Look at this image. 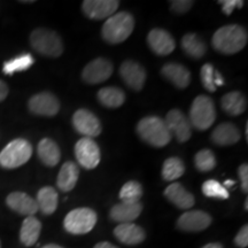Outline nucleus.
<instances>
[{"instance_id":"nucleus-1","label":"nucleus","mask_w":248,"mask_h":248,"mask_svg":"<svg viewBox=\"0 0 248 248\" xmlns=\"http://www.w3.org/2000/svg\"><path fill=\"white\" fill-rule=\"evenodd\" d=\"M247 31L239 24H229L219 28L214 33L212 44L222 54H234L240 52L247 44Z\"/></svg>"},{"instance_id":"nucleus-2","label":"nucleus","mask_w":248,"mask_h":248,"mask_svg":"<svg viewBox=\"0 0 248 248\" xmlns=\"http://www.w3.org/2000/svg\"><path fill=\"white\" fill-rule=\"evenodd\" d=\"M135 28V20L128 12H120L108 17L102 27V38L109 44H120L126 40Z\"/></svg>"},{"instance_id":"nucleus-3","label":"nucleus","mask_w":248,"mask_h":248,"mask_svg":"<svg viewBox=\"0 0 248 248\" xmlns=\"http://www.w3.org/2000/svg\"><path fill=\"white\" fill-rule=\"evenodd\" d=\"M137 133L142 140L154 147H163L171 140V135L166 123L157 116H146L139 121Z\"/></svg>"},{"instance_id":"nucleus-4","label":"nucleus","mask_w":248,"mask_h":248,"mask_svg":"<svg viewBox=\"0 0 248 248\" xmlns=\"http://www.w3.org/2000/svg\"><path fill=\"white\" fill-rule=\"evenodd\" d=\"M31 47L44 57L58 58L63 53V44L60 36L53 30L36 29L30 35Z\"/></svg>"},{"instance_id":"nucleus-5","label":"nucleus","mask_w":248,"mask_h":248,"mask_svg":"<svg viewBox=\"0 0 248 248\" xmlns=\"http://www.w3.org/2000/svg\"><path fill=\"white\" fill-rule=\"evenodd\" d=\"M32 155V146L26 139H15L0 152V166L5 169H15L26 164Z\"/></svg>"},{"instance_id":"nucleus-6","label":"nucleus","mask_w":248,"mask_h":248,"mask_svg":"<svg viewBox=\"0 0 248 248\" xmlns=\"http://www.w3.org/2000/svg\"><path fill=\"white\" fill-rule=\"evenodd\" d=\"M216 120L215 105L212 98L207 95H199L192 102L190 109L191 125L198 130H207L213 125Z\"/></svg>"},{"instance_id":"nucleus-7","label":"nucleus","mask_w":248,"mask_h":248,"mask_svg":"<svg viewBox=\"0 0 248 248\" xmlns=\"http://www.w3.org/2000/svg\"><path fill=\"white\" fill-rule=\"evenodd\" d=\"M97 213L91 208H76L67 214L64 217L63 226L71 234H86L93 230L97 224Z\"/></svg>"},{"instance_id":"nucleus-8","label":"nucleus","mask_w":248,"mask_h":248,"mask_svg":"<svg viewBox=\"0 0 248 248\" xmlns=\"http://www.w3.org/2000/svg\"><path fill=\"white\" fill-rule=\"evenodd\" d=\"M75 156L83 168L91 170L100 162V150L92 138L84 137L76 142Z\"/></svg>"},{"instance_id":"nucleus-9","label":"nucleus","mask_w":248,"mask_h":248,"mask_svg":"<svg viewBox=\"0 0 248 248\" xmlns=\"http://www.w3.org/2000/svg\"><path fill=\"white\" fill-rule=\"evenodd\" d=\"M170 135H173L179 142H186L192 136V125L187 117L179 109H171L164 120Z\"/></svg>"},{"instance_id":"nucleus-10","label":"nucleus","mask_w":248,"mask_h":248,"mask_svg":"<svg viewBox=\"0 0 248 248\" xmlns=\"http://www.w3.org/2000/svg\"><path fill=\"white\" fill-rule=\"evenodd\" d=\"M73 125L77 132L88 138L98 137L101 133L100 121L92 111L84 108L75 111L73 115Z\"/></svg>"},{"instance_id":"nucleus-11","label":"nucleus","mask_w":248,"mask_h":248,"mask_svg":"<svg viewBox=\"0 0 248 248\" xmlns=\"http://www.w3.org/2000/svg\"><path fill=\"white\" fill-rule=\"evenodd\" d=\"M28 107L31 113L36 115L53 117L60 110V102L52 93L42 92L30 98Z\"/></svg>"},{"instance_id":"nucleus-12","label":"nucleus","mask_w":248,"mask_h":248,"mask_svg":"<svg viewBox=\"0 0 248 248\" xmlns=\"http://www.w3.org/2000/svg\"><path fill=\"white\" fill-rule=\"evenodd\" d=\"M113 74V64L104 58L92 60L83 69V80L89 84H100L107 80Z\"/></svg>"},{"instance_id":"nucleus-13","label":"nucleus","mask_w":248,"mask_h":248,"mask_svg":"<svg viewBox=\"0 0 248 248\" xmlns=\"http://www.w3.org/2000/svg\"><path fill=\"white\" fill-rule=\"evenodd\" d=\"M213 218L202 210H187L177 221V228L185 232H200L212 224Z\"/></svg>"},{"instance_id":"nucleus-14","label":"nucleus","mask_w":248,"mask_h":248,"mask_svg":"<svg viewBox=\"0 0 248 248\" xmlns=\"http://www.w3.org/2000/svg\"><path fill=\"white\" fill-rule=\"evenodd\" d=\"M119 5L117 0H85L82 8L86 16L92 20H104L115 14Z\"/></svg>"},{"instance_id":"nucleus-15","label":"nucleus","mask_w":248,"mask_h":248,"mask_svg":"<svg viewBox=\"0 0 248 248\" xmlns=\"http://www.w3.org/2000/svg\"><path fill=\"white\" fill-rule=\"evenodd\" d=\"M120 75L130 89L139 91L142 89L146 80V71L138 62L124 61L120 67Z\"/></svg>"},{"instance_id":"nucleus-16","label":"nucleus","mask_w":248,"mask_h":248,"mask_svg":"<svg viewBox=\"0 0 248 248\" xmlns=\"http://www.w3.org/2000/svg\"><path fill=\"white\" fill-rule=\"evenodd\" d=\"M147 44L157 55H168L176 47V42L168 31L163 29H153L147 36Z\"/></svg>"},{"instance_id":"nucleus-17","label":"nucleus","mask_w":248,"mask_h":248,"mask_svg":"<svg viewBox=\"0 0 248 248\" xmlns=\"http://www.w3.org/2000/svg\"><path fill=\"white\" fill-rule=\"evenodd\" d=\"M6 203L12 210L27 217L33 216L38 212L36 199L31 198L24 192H12L6 198Z\"/></svg>"},{"instance_id":"nucleus-18","label":"nucleus","mask_w":248,"mask_h":248,"mask_svg":"<svg viewBox=\"0 0 248 248\" xmlns=\"http://www.w3.org/2000/svg\"><path fill=\"white\" fill-rule=\"evenodd\" d=\"M114 235L116 239L124 245H129V246H133V245H139L145 240L144 229L140 226L135 224V223H122L119 224L114 229Z\"/></svg>"},{"instance_id":"nucleus-19","label":"nucleus","mask_w":248,"mask_h":248,"mask_svg":"<svg viewBox=\"0 0 248 248\" xmlns=\"http://www.w3.org/2000/svg\"><path fill=\"white\" fill-rule=\"evenodd\" d=\"M164 195L172 204L179 209H190L194 206L193 194L186 191L181 183H172L164 190Z\"/></svg>"},{"instance_id":"nucleus-20","label":"nucleus","mask_w":248,"mask_h":248,"mask_svg":"<svg viewBox=\"0 0 248 248\" xmlns=\"http://www.w3.org/2000/svg\"><path fill=\"white\" fill-rule=\"evenodd\" d=\"M164 78L172 83L176 88L185 89L191 83V73L188 69L179 63H167L161 69Z\"/></svg>"},{"instance_id":"nucleus-21","label":"nucleus","mask_w":248,"mask_h":248,"mask_svg":"<svg viewBox=\"0 0 248 248\" xmlns=\"http://www.w3.org/2000/svg\"><path fill=\"white\" fill-rule=\"evenodd\" d=\"M241 138L239 129L230 122H225L216 126L212 133V140L218 146H230L238 142Z\"/></svg>"},{"instance_id":"nucleus-22","label":"nucleus","mask_w":248,"mask_h":248,"mask_svg":"<svg viewBox=\"0 0 248 248\" xmlns=\"http://www.w3.org/2000/svg\"><path fill=\"white\" fill-rule=\"evenodd\" d=\"M142 210V204L140 202L137 203H126L121 202L117 203L110 209L109 216L113 221L122 223H133L140 216Z\"/></svg>"},{"instance_id":"nucleus-23","label":"nucleus","mask_w":248,"mask_h":248,"mask_svg":"<svg viewBox=\"0 0 248 248\" xmlns=\"http://www.w3.org/2000/svg\"><path fill=\"white\" fill-rule=\"evenodd\" d=\"M42 232V223L35 216H28L20 229V240L24 246H33L39 239Z\"/></svg>"},{"instance_id":"nucleus-24","label":"nucleus","mask_w":248,"mask_h":248,"mask_svg":"<svg viewBox=\"0 0 248 248\" xmlns=\"http://www.w3.org/2000/svg\"><path fill=\"white\" fill-rule=\"evenodd\" d=\"M79 177V170L76 163L68 161L61 167L60 172L58 175L57 185L62 192H69L75 187Z\"/></svg>"},{"instance_id":"nucleus-25","label":"nucleus","mask_w":248,"mask_h":248,"mask_svg":"<svg viewBox=\"0 0 248 248\" xmlns=\"http://www.w3.org/2000/svg\"><path fill=\"white\" fill-rule=\"evenodd\" d=\"M36 202L38 206V210H40L44 215H52L58 208V192L52 186L42 187L37 193Z\"/></svg>"},{"instance_id":"nucleus-26","label":"nucleus","mask_w":248,"mask_h":248,"mask_svg":"<svg viewBox=\"0 0 248 248\" xmlns=\"http://www.w3.org/2000/svg\"><path fill=\"white\" fill-rule=\"evenodd\" d=\"M38 156L47 167H55L61 159V152L58 144L49 138H44L38 144Z\"/></svg>"},{"instance_id":"nucleus-27","label":"nucleus","mask_w":248,"mask_h":248,"mask_svg":"<svg viewBox=\"0 0 248 248\" xmlns=\"http://www.w3.org/2000/svg\"><path fill=\"white\" fill-rule=\"evenodd\" d=\"M247 101L243 93L233 91L226 93L222 98V108L226 114L231 116H238L246 110Z\"/></svg>"},{"instance_id":"nucleus-28","label":"nucleus","mask_w":248,"mask_h":248,"mask_svg":"<svg viewBox=\"0 0 248 248\" xmlns=\"http://www.w3.org/2000/svg\"><path fill=\"white\" fill-rule=\"evenodd\" d=\"M98 100L102 106L108 108H119L125 101V94L122 90L115 86H108L98 92Z\"/></svg>"},{"instance_id":"nucleus-29","label":"nucleus","mask_w":248,"mask_h":248,"mask_svg":"<svg viewBox=\"0 0 248 248\" xmlns=\"http://www.w3.org/2000/svg\"><path fill=\"white\" fill-rule=\"evenodd\" d=\"M182 47L188 57L193 59H201L207 52L204 42L195 33H186L183 37Z\"/></svg>"},{"instance_id":"nucleus-30","label":"nucleus","mask_w":248,"mask_h":248,"mask_svg":"<svg viewBox=\"0 0 248 248\" xmlns=\"http://www.w3.org/2000/svg\"><path fill=\"white\" fill-rule=\"evenodd\" d=\"M35 63V59L29 53L22 54L20 57H16L12 60L6 61L2 66V71L6 75H13L17 71H24Z\"/></svg>"},{"instance_id":"nucleus-31","label":"nucleus","mask_w":248,"mask_h":248,"mask_svg":"<svg viewBox=\"0 0 248 248\" xmlns=\"http://www.w3.org/2000/svg\"><path fill=\"white\" fill-rule=\"evenodd\" d=\"M185 172V166L179 157H169L164 161L162 167V177L164 181L172 182L182 177Z\"/></svg>"},{"instance_id":"nucleus-32","label":"nucleus","mask_w":248,"mask_h":248,"mask_svg":"<svg viewBox=\"0 0 248 248\" xmlns=\"http://www.w3.org/2000/svg\"><path fill=\"white\" fill-rule=\"evenodd\" d=\"M142 186L140 183L136 181H130L122 186L120 191V199L122 202L137 203L142 197Z\"/></svg>"},{"instance_id":"nucleus-33","label":"nucleus","mask_w":248,"mask_h":248,"mask_svg":"<svg viewBox=\"0 0 248 248\" xmlns=\"http://www.w3.org/2000/svg\"><path fill=\"white\" fill-rule=\"evenodd\" d=\"M194 163L199 171L207 172L216 167V157L210 150H201L195 154Z\"/></svg>"},{"instance_id":"nucleus-34","label":"nucleus","mask_w":248,"mask_h":248,"mask_svg":"<svg viewBox=\"0 0 248 248\" xmlns=\"http://www.w3.org/2000/svg\"><path fill=\"white\" fill-rule=\"evenodd\" d=\"M202 193L208 198H215V199H228L229 192L223 186L221 183H218L215 179H209L206 181L202 185Z\"/></svg>"},{"instance_id":"nucleus-35","label":"nucleus","mask_w":248,"mask_h":248,"mask_svg":"<svg viewBox=\"0 0 248 248\" xmlns=\"http://www.w3.org/2000/svg\"><path fill=\"white\" fill-rule=\"evenodd\" d=\"M215 68L213 67V64L206 63L203 64L201 68V82H202L203 88L208 92H215L216 86L214 83V77H215Z\"/></svg>"},{"instance_id":"nucleus-36","label":"nucleus","mask_w":248,"mask_h":248,"mask_svg":"<svg viewBox=\"0 0 248 248\" xmlns=\"http://www.w3.org/2000/svg\"><path fill=\"white\" fill-rule=\"evenodd\" d=\"M194 2L191 0H173L170 1V8L176 14H185L190 11Z\"/></svg>"},{"instance_id":"nucleus-37","label":"nucleus","mask_w":248,"mask_h":248,"mask_svg":"<svg viewBox=\"0 0 248 248\" xmlns=\"http://www.w3.org/2000/svg\"><path fill=\"white\" fill-rule=\"evenodd\" d=\"M222 5V11L225 15H231L234 8H241L244 6L243 0H224L218 1Z\"/></svg>"},{"instance_id":"nucleus-38","label":"nucleus","mask_w":248,"mask_h":248,"mask_svg":"<svg viewBox=\"0 0 248 248\" xmlns=\"http://www.w3.org/2000/svg\"><path fill=\"white\" fill-rule=\"evenodd\" d=\"M234 244L240 248H246L248 246V226L244 225L234 238Z\"/></svg>"},{"instance_id":"nucleus-39","label":"nucleus","mask_w":248,"mask_h":248,"mask_svg":"<svg viewBox=\"0 0 248 248\" xmlns=\"http://www.w3.org/2000/svg\"><path fill=\"white\" fill-rule=\"evenodd\" d=\"M238 175H239V179L241 182V190L245 193L248 192V166L246 163L241 164L238 169Z\"/></svg>"},{"instance_id":"nucleus-40","label":"nucleus","mask_w":248,"mask_h":248,"mask_svg":"<svg viewBox=\"0 0 248 248\" xmlns=\"http://www.w3.org/2000/svg\"><path fill=\"white\" fill-rule=\"evenodd\" d=\"M8 95V86L4 80L0 79V102L4 101Z\"/></svg>"},{"instance_id":"nucleus-41","label":"nucleus","mask_w":248,"mask_h":248,"mask_svg":"<svg viewBox=\"0 0 248 248\" xmlns=\"http://www.w3.org/2000/svg\"><path fill=\"white\" fill-rule=\"evenodd\" d=\"M214 83H215V86H222L224 85V79H223V77L221 74H219L218 70H215V77H214Z\"/></svg>"},{"instance_id":"nucleus-42","label":"nucleus","mask_w":248,"mask_h":248,"mask_svg":"<svg viewBox=\"0 0 248 248\" xmlns=\"http://www.w3.org/2000/svg\"><path fill=\"white\" fill-rule=\"evenodd\" d=\"M93 248H119L115 245L108 243V241H101V243H98Z\"/></svg>"},{"instance_id":"nucleus-43","label":"nucleus","mask_w":248,"mask_h":248,"mask_svg":"<svg viewBox=\"0 0 248 248\" xmlns=\"http://www.w3.org/2000/svg\"><path fill=\"white\" fill-rule=\"evenodd\" d=\"M202 248H223V245L219 243H210V244L204 245Z\"/></svg>"},{"instance_id":"nucleus-44","label":"nucleus","mask_w":248,"mask_h":248,"mask_svg":"<svg viewBox=\"0 0 248 248\" xmlns=\"http://www.w3.org/2000/svg\"><path fill=\"white\" fill-rule=\"evenodd\" d=\"M235 185V182L234 181H231V179H228V181L224 182V187L228 188V187H231V186Z\"/></svg>"},{"instance_id":"nucleus-45","label":"nucleus","mask_w":248,"mask_h":248,"mask_svg":"<svg viewBox=\"0 0 248 248\" xmlns=\"http://www.w3.org/2000/svg\"><path fill=\"white\" fill-rule=\"evenodd\" d=\"M40 248H63V247L60 246V245H57V244H47V245H45V246H43Z\"/></svg>"},{"instance_id":"nucleus-46","label":"nucleus","mask_w":248,"mask_h":248,"mask_svg":"<svg viewBox=\"0 0 248 248\" xmlns=\"http://www.w3.org/2000/svg\"><path fill=\"white\" fill-rule=\"evenodd\" d=\"M245 209L248 210V199H246V201H245Z\"/></svg>"},{"instance_id":"nucleus-47","label":"nucleus","mask_w":248,"mask_h":248,"mask_svg":"<svg viewBox=\"0 0 248 248\" xmlns=\"http://www.w3.org/2000/svg\"><path fill=\"white\" fill-rule=\"evenodd\" d=\"M0 248H1V243H0Z\"/></svg>"}]
</instances>
